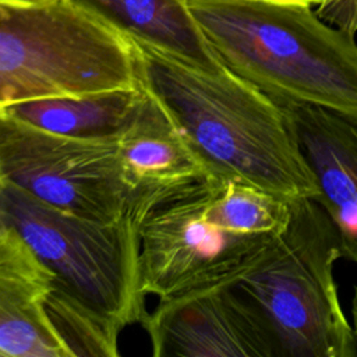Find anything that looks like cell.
<instances>
[{
  "instance_id": "cell-2",
  "label": "cell",
  "mask_w": 357,
  "mask_h": 357,
  "mask_svg": "<svg viewBox=\"0 0 357 357\" xmlns=\"http://www.w3.org/2000/svg\"><path fill=\"white\" fill-rule=\"evenodd\" d=\"M220 63L278 102L311 103L357 119L354 36L312 4L185 0Z\"/></svg>"
},
{
  "instance_id": "cell-13",
  "label": "cell",
  "mask_w": 357,
  "mask_h": 357,
  "mask_svg": "<svg viewBox=\"0 0 357 357\" xmlns=\"http://www.w3.org/2000/svg\"><path fill=\"white\" fill-rule=\"evenodd\" d=\"M144 86L79 96L46 98L6 107L17 119L43 130L79 138H119L138 112Z\"/></svg>"
},
{
  "instance_id": "cell-6",
  "label": "cell",
  "mask_w": 357,
  "mask_h": 357,
  "mask_svg": "<svg viewBox=\"0 0 357 357\" xmlns=\"http://www.w3.org/2000/svg\"><path fill=\"white\" fill-rule=\"evenodd\" d=\"M218 177L208 174L132 192L128 212L137 230L144 297L160 300L229 280L272 237L231 233L204 219Z\"/></svg>"
},
{
  "instance_id": "cell-16",
  "label": "cell",
  "mask_w": 357,
  "mask_h": 357,
  "mask_svg": "<svg viewBox=\"0 0 357 357\" xmlns=\"http://www.w3.org/2000/svg\"><path fill=\"white\" fill-rule=\"evenodd\" d=\"M326 11H317L319 17L349 35L356 32V0H328L322 4Z\"/></svg>"
},
{
  "instance_id": "cell-9",
  "label": "cell",
  "mask_w": 357,
  "mask_h": 357,
  "mask_svg": "<svg viewBox=\"0 0 357 357\" xmlns=\"http://www.w3.org/2000/svg\"><path fill=\"white\" fill-rule=\"evenodd\" d=\"M298 149L333 220L342 257L357 259V119L311 103H284Z\"/></svg>"
},
{
  "instance_id": "cell-12",
  "label": "cell",
  "mask_w": 357,
  "mask_h": 357,
  "mask_svg": "<svg viewBox=\"0 0 357 357\" xmlns=\"http://www.w3.org/2000/svg\"><path fill=\"white\" fill-rule=\"evenodd\" d=\"M110 28L206 70L223 64L215 56L185 0H68Z\"/></svg>"
},
{
  "instance_id": "cell-3",
  "label": "cell",
  "mask_w": 357,
  "mask_h": 357,
  "mask_svg": "<svg viewBox=\"0 0 357 357\" xmlns=\"http://www.w3.org/2000/svg\"><path fill=\"white\" fill-rule=\"evenodd\" d=\"M339 231L317 198L289 201V218L233 278L261 318L275 357H354L356 336L333 269Z\"/></svg>"
},
{
  "instance_id": "cell-11",
  "label": "cell",
  "mask_w": 357,
  "mask_h": 357,
  "mask_svg": "<svg viewBox=\"0 0 357 357\" xmlns=\"http://www.w3.org/2000/svg\"><path fill=\"white\" fill-rule=\"evenodd\" d=\"M117 146L123 177L131 195L213 174L163 105L145 86L138 112L119 135Z\"/></svg>"
},
{
  "instance_id": "cell-15",
  "label": "cell",
  "mask_w": 357,
  "mask_h": 357,
  "mask_svg": "<svg viewBox=\"0 0 357 357\" xmlns=\"http://www.w3.org/2000/svg\"><path fill=\"white\" fill-rule=\"evenodd\" d=\"M47 314L73 357H117L119 328L54 284L46 298Z\"/></svg>"
},
{
  "instance_id": "cell-8",
  "label": "cell",
  "mask_w": 357,
  "mask_h": 357,
  "mask_svg": "<svg viewBox=\"0 0 357 357\" xmlns=\"http://www.w3.org/2000/svg\"><path fill=\"white\" fill-rule=\"evenodd\" d=\"M141 325L155 357H275L261 318L233 278L160 298Z\"/></svg>"
},
{
  "instance_id": "cell-5",
  "label": "cell",
  "mask_w": 357,
  "mask_h": 357,
  "mask_svg": "<svg viewBox=\"0 0 357 357\" xmlns=\"http://www.w3.org/2000/svg\"><path fill=\"white\" fill-rule=\"evenodd\" d=\"M0 216L53 271L54 284L119 328L141 324L138 240L127 213L96 220L52 206L0 178Z\"/></svg>"
},
{
  "instance_id": "cell-14",
  "label": "cell",
  "mask_w": 357,
  "mask_h": 357,
  "mask_svg": "<svg viewBox=\"0 0 357 357\" xmlns=\"http://www.w3.org/2000/svg\"><path fill=\"white\" fill-rule=\"evenodd\" d=\"M289 201L244 181L219 176L205 204L204 219L237 234L273 236L287 222Z\"/></svg>"
},
{
  "instance_id": "cell-10",
  "label": "cell",
  "mask_w": 357,
  "mask_h": 357,
  "mask_svg": "<svg viewBox=\"0 0 357 357\" xmlns=\"http://www.w3.org/2000/svg\"><path fill=\"white\" fill-rule=\"evenodd\" d=\"M54 278L0 216V357H73L46 310Z\"/></svg>"
},
{
  "instance_id": "cell-1",
  "label": "cell",
  "mask_w": 357,
  "mask_h": 357,
  "mask_svg": "<svg viewBox=\"0 0 357 357\" xmlns=\"http://www.w3.org/2000/svg\"><path fill=\"white\" fill-rule=\"evenodd\" d=\"M134 46L139 82L163 105L208 169L286 199L319 191L278 102L225 66L206 70L145 42Z\"/></svg>"
},
{
  "instance_id": "cell-17",
  "label": "cell",
  "mask_w": 357,
  "mask_h": 357,
  "mask_svg": "<svg viewBox=\"0 0 357 357\" xmlns=\"http://www.w3.org/2000/svg\"><path fill=\"white\" fill-rule=\"evenodd\" d=\"M271 1H286V3H307V4H322L328 0H271Z\"/></svg>"
},
{
  "instance_id": "cell-4",
  "label": "cell",
  "mask_w": 357,
  "mask_h": 357,
  "mask_svg": "<svg viewBox=\"0 0 357 357\" xmlns=\"http://www.w3.org/2000/svg\"><path fill=\"white\" fill-rule=\"evenodd\" d=\"M139 85L131 40L68 0H0V112Z\"/></svg>"
},
{
  "instance_id": "cell-7",
  "label": "cell",
  "mask_w": 357,
  "mask_h": 357,
  "mask_svg": "<svg viewBox=\"0 0 357 357\" xmlns=\"http://www.w3.org/2000/svg\"><path fill=\"white\" fill-rule=\"evenodd\" d=\"M0 178L59 209L96 220L128 211L117 138L52 132L0 112Z\"/></svg>"
}]
</instances>
